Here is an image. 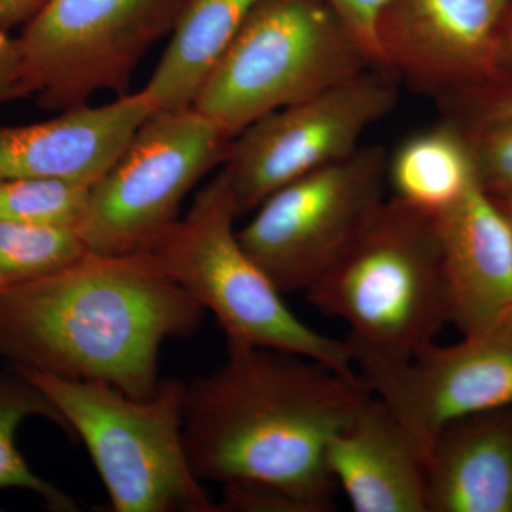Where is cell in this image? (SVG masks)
<instances>
[{"label":"cell","mask_w":512,"mask_h":512,"mask_svg":"<svg viewBox=\"0 0 512 512\" xmlns=\"http://www.w3.org/2000/svg\"><path fill=\"white\" fill-rule=\"evenodd\" d=\"M346 375L282 350L228 345L217 370L185 384L183 437L194 473L222 487L220 511L323 512L336 488L326 453L369 393Z\"/></svg>","instance_id":"obj_1"},{"label":"cell","mask_w":512,"mask_h":512,"mask_svg":"<svg viewBox=\"0 0 512 512\" xmlns=\"http://www.w3.org/2000/svg\"><path fill=\"white\" fill-rule=\"evenodd\" d=\"M204 312L151 252H87L55 274L0 292V357L148 400L161 384V346L191 336Z\"/></svg>","instance_id":"obj_2"},{"label":"cell","mask_w":512,"mask_h":512,"mask_svg":"<svg viewBox=\"0 0 512 512\" xmlns=\"http://www.w3.org/2000/svg\"><path fill=\"white\" fill-rule=\"evenodd\" d=\"M305 293L345 323L362 379L404 365L450 325L436 218L390 195L348 254Z\"/></svg>","instance_id":"obj_3"},{"label":"cell","mask_w":512,"mask_h":512,"mask_svg":"<svg viewBox=\"0 0 512 512\" xmlns=\"http://www.w3.org/2000/svg\"><path fill=\"white\" fill-rule=\"evenodd\" d=\"M12 372L40 390L86 444L116 512H220L192 470L183 437L185 383L167 379L138 400L106 383Z\"/></svg>","instance_id":"obj_4"},{"label":"cell","mask_w":512,"mask_h":512,"mask_svg":"<svg viewBox=\"0 0 512 512\" xmlns=\"http://www.w3.org/2000/svg\"><path fill=\"white\" fill-rule=\"evenodd\" d=\"M237 218L220 170L151 254L175 284L215 316L228 345L282 350L355 375L345 340L318 332L288 308L284 293L239 241Z\"/></svg>","instance_id":"obj_5"},{"label":"cell","mask_w":512,"mask_h":512,"mask_svg":"<svg viewBox=\"0 0 512 512\" xmlns=\"http://www.w3.org/2000/svg\"><path fill=\"white\" fill-rule=\"evenodd\" d=\"M377 67L328 0H262L192 109L229 137L266 114Z\"/></svg>","instance_id":"obj_6"},{"label":"cell","mask_w":512,"mask_h":512,"mask_svg":"<svg viewBox=\"0 0 512 512\" xmlns=\"http://www.w3.org/2000/svg\"><path fill=\"white\" fill-rule=\"evenodd\" d=\"M232 138L197 110L154 111L90 188L76 232L100 255L151 252L180 222L181 205L224 164Z\"/></svg>","instance_id":"obj_7"},{"label":"cell","mask_w":512,"mask_h":512,"mask_svg":"<svg viewBox=\"0 0 512 512\" xmlns=\"http://www.w3.org/2000/svg\"><path fill=\"white\" fill-rule=\"evenodd\" d=\"M389 153L352 156L279 188L252 211L239 241L282 293L308 292L365 234L387 198Z\"/></svg>","instance_id":"obj_8"},{"label":"cell","mask_w":512,"mask_h":512,"mask_svg":"<svg viewBox=\"0 0 512 512\" xmlns=\"http://www.w3.org/2000/svg\"><path fill=\"white\" fill-rule=\"evenodd\" d=\"M185 0H47L18 36L29 96L46 110L126 94L137 64L173 30Z\"/></svg>","instance_id":"obj_9"},{"label":"cell","mask_w":512,"mask_h":512,"mask_svg":"<svg viewBox=\"0 0 512 512\" xmlns=\"http://www.w3.org/2000/svg\"><path fill=\"white\" fill-rule=\"evenodd\" d=\"M402 80L386 67L266 114L232 138L221 171L239 215L284 185L339 163L396 107Z\"/></svg>","instance_id":"obj_10"},{"label":"cell","mask_w":512,"mask_h":512,"mask_svg":"<svg viewBox=\"0 0 512 512\" xmlns=\"http://www.w3.org/2000/svg\"><path fill=\"white\" fill-rule=\"evenodd\" d=\"M512 0H389L377 23L382 66L437 100L501 76Z\"/></svg>","instance_id":"obj_11"},{"label":"cell","mask_w":512,"mask_h":512,"mask_svg":"<svg viewBox=\"0 0 512 512\" xmlns=\"http://www.w3.org/2000/svg\"><path fill=\"white\" fill-rule=\"evenodd\" d=\"M419 443L471 414L512 406V322L453 345L433 342L404 365L363 379Z\"/></svg>","instance_id":"obj_12"},{"label":"cell","mask_w":512,"mask_h":512,"mask_svg":"<svg viewBox=\"0 0 512 512\" xmlns=\"http://www.w3.org/2000/svg\"><path fill=\"white\" fill-rule=\"evenodd\" d=\"M448 322L461 335L501 328L512 315V227L480 180L436 217Z\"/></svg>","instance_id":"obj_13"},{"label":"cell","mask_w":512,"mask_h":512,"mask_svg":"<svg viewBox=\"0 0 512 512\" xmlns=\"http://www.w3.org/2000/svg\"><path fill=\"white\" fill-rule=\"evenodd\" d=\"M154 111L140 90L28 126L0 124V180L55 178L92 188Z\"/></svg>","instance_id":"obj_14"},{"label":"cell","mask_w":512,"mask_h":512,"mask_svg":"<svg viewBox=\"0 0 512 512\" xmlns=\"http://www.w3.org/2000/svg\"><path fill=\"white\" fill-rule=\"evenodd\" d=\"M326 464L353 511L427 512L423 450L372 392L333 434Z\"/></svg>","instance_id":"obj_15"},{"label":"cell","mask_w":512,"mask_h":512,"mask_svg":"<svg viewBox=\"0 0 512 512\" xmlns=\"http://www.w3.org/2000/svg\"><path fill=\"white\" fill-rule=\"evenodd\" d=\"M424 460L427 512H512V406L441 427Z\"/></svg>","instance_id":"obj_16"},{"label":"cell","mask_w":512,"mask_h":512,"mask_svg":"<svg viewBox=\"0 0 512 512\" xmlns=\"http://www.w3.org/2000/svg\"><path fill=\"white\" fill-rule=\"evenodd\" d=\"M262 0H185L143 93L156 111L191 109L202 84Z\"/></svg>","instance_id":"obj_17"},{"label":"cell","mask_w":512,"mask_h":512,"mask_svg":"<svg viewBox=\"0 0 512 512\" xmlns=\"http://www.w3.org/2000/svg\"><path fill=\"white\" fill-rule=\"evenodd\" d=\"M477 181L467 131L450 119L407 138L387 163L392 197L434 218L463 200Z\"/></svg>","instance_id":"obj_18"},{"label":"cell","mask_w":512,"mask_h":512,"mask_svg":"<svg viewBox=\"0 0 512 512\" xmlns=\"http://www.w3.org/2000/svg\"><path fill=\"white\" fill-rule=\"evenodd\" d=\"M45 417L64 427L62 416L45 394L22 376L0 377V490L18 488L36 494L50 511H77L76 501L29 467L16 446V431L29 417Z\"/></svg>","instance_id":"obj_19"},{"label":"cell","mask_w":512,"mask_h":512,"mask_svg":"<svg viewBox=\"0 0 512 512\" xmlns=\"http://www.w3.org/2000/svg\"><path fill=\"white\" fill-rule=\"evenodd\" d=\"M87 252L76 229L0 218V292L55 274Z\"/></svg>","instance_id":"obj_20"},{"label":"cell","mask_w":512,"mask_h":512,"mask_svg":"<svg viewBox=\"0 0 512 512\" xmlns=\"http://www.w3.org/2000/svg\"><path fill=\"white\" fill-rule=\"evenodd\" d=\"M90 187L55 178L0 180V218L77 229L86 214Z\"/></svg>","instance_id":"obj_21"},{"label":"cell","mask_w":512,"mask_h":512,"mask_svg":"<svg viewBox=\"0 0 512 512\" xmlns=\"http://www.w3.org/2000/svg\"><path fill=\"white\" fill-rule=\"evenodd\" d=\"M463 128L470 138L478 180L484 190L495 200L511 198L512 121H491Z\"/></svg>","instance_id":"obj_22"},{"label":"cell","mask_w":512,"mask_h":512,"mask_svg":"<svg viewBox=\"0 0 512 512\" xmlns=\"http://www.w3.org/2000/svg\"><path fill=\"white\" fill-rule=\"evenodd\" d=\"M446 119L463 127L512 121V76L503 74L493 82L439 100Z\"/></svg>","instance_id":"obj_23"},{"label":"cell","mask_w":512,"mask_h":512,"mask_svg":"<svg viewBox=\"0 0 512 512\" xmlns=\"http://www.w3.org/2000/svg\"><path fill=\"white\" fill-rule=\"evenodd\" d=\"M328 3L365 47L375 66L383 67L377 45V23L389 0H328Z\"/></svg>","instance_id":"obj_24"},{"label":"cell","mask_w":512,"mask_h":512,"mask_svg":"<svg viewBox=\"0 0 512 512\" xmlns=\"http://www.w3.org/2000/svg\"><path fill=\"white\" fill-rule=\"evenodd\" d=\"M29 96L18 37L0 33V104Z\"/></svg>","instance_id":"obj_25"},{"label":"cell","mask_w":512,"mask_h":512,"mask_svg":"<svg viewBox=\"0 0 512 512\" xmlns=\"http://www.w3.org/2000/svg\"><path fill=\"white\" fill-rule=\"evenodd\" d=\"M47 0H0V33L10 35L25 26L43 8Z\"/></svg>","instance_id":"obj_26"},{"label":"cell","mask_w":512,"mask_h":512,"mask_svg":"<svg viewBox=\"0 0 512 512\" xmlns=\"http://www.w3.org/2000/svg\"><path fill=\"white\" fill-rule=\"evenodd\" d=\"M501 74L512 76V5L505 16L500 37Z\"/></svg>","instance_id":"obj_27"},{"label":"cell","mask_w":512,"mask_h":512,"mask_svg":"<svg viewBox=\"0 0 512 512\" xmlns=\"http://www.w3.org/2000/svg\"><path fill=\"white\" fill-rule=\"evenodd\" d=\"M500 204L501 210L507 215L508 221H510L512 227V197L504 198V200H495Z\"/></svg>","instance_id":"obj_28"},{"label":"cell","mask_w":512,"mask_h":512,"mask_svg":"<svg viewBox=\"0 0 512 512\" xmlns=\"http://www.w3.org/2000/svg\"><path fill=\"white\" fill-rule=\"evenodd\" d=\"M507 322H512V315L510 316V319L507 320Z\"/></svg>","instance_id":"obj_29"}]
</instances>
